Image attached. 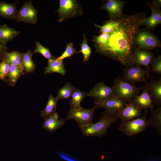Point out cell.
<instances>
[{
	"mask_svg": "<svg viewBox=\"0 0 161 161\" xmlns=\"http://www.w3.org/2000/svg\"><path fill=\"white\" fill-rule=\"evenodd\" d=\"M146 17L144 13H140L116 18L114 29L108 33L107 42L95 47L97 52L126 67L135 65L133 58L134 38Z\"/></svg>",
	"mask_w": 161,
	"mask_h": 161,
	"instance_id": "cell-1",
	"label": "cell"
},
{
	"mask_svg": "<svg viewBox=\"0 0 161 161\" xmlns=\"http://www.w3.org/2000/svg\"><path fill=\"white\" fill-rule=\"evenodd\" d=\"M118 119L117 112L106 111L103 113L99 120L92 123L81 129L83 136H94L101 137L106 133L108 128L117 122Z\"/></svg>",
	"mask_w": 161,
	"mask_h": 161,
	"instance_id": "cell-2",
	"label": "cell"
},
{
	"mask_svg": "<svg viewBox=\"0 0 161 161\" xmlns=\"http://www.w3.org/2000/svg\"><path fill=\"white\" fill-rule=\"evenodd\" d=\"M112 87L114 95L127 102L132 100L142 89L124 80L120 77L114 79Z\"/></svg>",
	"mask_w": 161,
	"mask_h": 161,
	"instance_id": "cell-3",
	"label": "cell"
},
{
	"mask_svg": "<svg viewBox=\"0 0 161 161\" xmlns=\"http://www.w3.org/2000/svg\"><path fill=\"white\" fill-rule=\"evenodd\" d=\"M144 110V114L141 117L129 121H122L118 130L129 137L143 131L150 126L146 118L147 110Z\"/></svg>",
	"mask_w": 161,
	"mask_h": 161,
	"instance_id": "cell-4",
	"label": "cell"
},
{
	"mask_svg": "<svg viewBox=\"0 0 161 161\" xmlns=\"http://www.w3.org/2000/svg\"><path fill=\"white\" fill-rule=\"evenodd\" d=\"M95 108L86 109L81 107L70 108L67 114L66 120H74L81 129L92 123Z\"/></svg>",
	"mask_w": 161,
	"mask_h": 161,
	"instance_id": "cell-5",
	"label": "cell"
},
{
	"mask_svg": "<svg viewBox=\"0 0 161 161\" xmlns=\"http://www.w3.org/2000/svg\"><path fill=\"white\" fill-rule=\"evenodd\" d=\"M134 44L138 48L145 50L161 46L160 40L148 30L138 31L135 37Z\"/></svg>",
	"mask_w": 161,
	"mask_h": 161,
	"instance_id": "cell-6",
	"label": "cell"
},
{
	"mask_svg": "<svg viewBox=\"0 0 161 161\" xmlns=\"http://www.w3.org/2000/svg\"><path fill=\"white\" fill-rule=\"evenodd\" d=\"M149 77L147 70L142 69L140 65L135 64L123 69L122 78L134 85L137 83L145 82Z\"/></svg>",
	"mask_w": 161,
	"mask_h": 161,
	"instance_id": "cell-7",
	"label": "cell"
},
{
	"mask_svg": "<svg viewBox=\"0 0 161 161\" xmlns=\"http://www.w3.org/2000/svg\"><path fill=\"white\" fill-rule=\"evenodd\" d=\"M17 22H23L35 24L38 20L37 10L30 0L25 1L14 18Z\"/></svg>",
	"mask_w": 161,
	"mask_h": 161,
	"instance_id": "cell-8",
	"label": "cell"
},
{
	"mask_svg": "<svg viewBox=\"0 0 161 161\" xmlns=\"http://www.w3.org/2000/svg\"><path fill=\"white\" fill-rule=\"evenodd\" d=\"M79 6L75 0H60L58 9L56 11L59 16V21L74 17L78 13Z\"/></svg>",
	"mask_w": 161,
	"mask_h": 161,
	"instance_id": "cell-9",
	"label": "cell"
},
{
	"mask_svg": "<svg viewBox=\"0 0 161 161\" xmlns=\"http://www.w3.org/2000/svg\"><path fill=\"white\" fill-rule=\"evenodd\" d=\"M127 102L120 98L113 95L104 100H95L94 107L103 108L107 112H117L124 107Z\"/></svg>",
	"mask_w": 161,
	"mask_h": 161,
	"instance_id": "cell-10",
	"label": "cell"
},
{
	"mask_svg": "<svg viewBox=\"0 0 161 161\" xmlns=\"http://www.w3.org/2000/svg\"><path fill=\"white\" fill-rule=\"evenodd\" d=\"M142 110L131 100L127 102L125 106L117 112L118 118L126 121L139 117Z\"/></svg>",
	"mask_w": 161,
	"mask_h": 161,
	"instance_id": "cell-11",
	"label": "cell"
},
{
	"mask_svg": "<svg viewBox=\"0 0 161 161\" xmlns=\"http://www.w3.org/2000/svg\"><path fill=\"white\" fill-rule=\"evenodd\" d=\"M88 93V96L94 98L95 100L97 101L104 100L114 95L112 87L107 86L103 82L97 83Z\"/></svg>",
	"mask_w": 161,
	"mask_h": 161,
	"instance_id": "cell-12",
	"label": "cell"
},
{
	"mask_svg": "<svg viewBox=\"0 0 161 161\" xmlns=\"http://www.w3.org/2000/svg\"><path fill=\"white\" fill-rule=\"evenodd\" d=\"M147 4L151 9V14L149 17L145 18L143 21L142 25H144L148 30H153L157 26L161 24L160 8L151 2L147 1Z\"/></svg>",
	"mask_w": 161,
	"mask_h": 161,
	"instance_id": "cell-13",
	"label": "cell"
},
{
	"mask_svg": "<svg viewBox=\"0 0 161 161\" xmlns=\"http://www.w3.org/2000/svg\"><path fill=\"white\" fill-rule=\"evenodd\" d=\"M125 2L119 0H109L103 4L101 8L107 12L110 18H115L126 15L122 12Z\"/></svg>",
	"mask_w": 161,
	"mask_h": 161,
	"instance_id": "cell-14",
	"label": "cell"
},
{
	"mask_svg": "<svg viewBox=\"0 0 161 161\" xmlns=\"http://www.w3.org/2000/svg\"><path fill=\"white\" fill-rule=\"evenodd\" d=\"M154 58V54L151 52L142 50L137 47L134 49L133 58L134 64L146 66L148 73L150 69L148 65Z\"/></svg>",
	"mask_w": 161,
	"mask_h": 161,
	"instance_id": "cell-15",
	"label": "cell"
},
{
	"mask_svg": "<svg viewBox=\"0 0 161 161\" xmlns=\"http://www.w3.org/2000/svg\"><path fill=\"white\" fill-rule=\"evenodd\" d=\"M145 86L152 98L153 103L159 106L161 104V78L158 80H152Z\"/></svg>",
	"mask_w": 161,
	"mask_h": 161,
	"instance_id": "cell-16",
	"label": "cell"
},
{
	"mask_svg": "<svg viewBox=\"0 0 161 161\" xmlns=\"http://www.w3.org/2000/svg\"><path fill=\"white\" fill-rule=\"evenodd\" d=\"M58 114L55 112L44 118L42 124L43 128L47 131L53 132L62 126L65 121L66 119H59Z\"/></svg>",
	"mask_w": 161,
	"mask_h": 161,
	"instance_id": "cell-17",
	"label": "cell"
},
{
	"mask_svg": "<svg viewBox=\"0 0 161 161\" xmlns=\"http://www.w3.org/2000/svg\"><path fill=\"white\" fill-rule=\"evenodd\" d=\"M132 100L141 110L154 109L152 99L145 86L142 93L136 96Z\"/></svg>",
	"mask_w": 161,
	"mask_h": 161,
	"instance_id": "cell-18",
	"label": "cell"
},
{
	"mask_svg": "<svg viewBox=\"0 0 161 161\" xmlns=\"http://www.w3.org/2000/svg\"><path fill=\"white\" fill-rule=\"evenodd\" d=\"M47 66L44 68V74L57 73L64 75L66 71L64 68L63 60L56 58L48 60Z\"/></svg>",
	"mask_w": 161,
	"mask_h": 161,
	"instance_id": "cell-19",
	"label": "cell"
},
{
	"mask_svg": "<svg viewBox=\"0 0 161 161\" xmlns=\"http://www.w3.org/2000/svg\"><path fill=\"white\" fill-rule=\"evenodd\" d=\"M20 32L4 24L0 26V42L6 44L15 38Z\"/></svg>",
	"mask_w": 161,
	"mask_h": 161,
	"instance_id": "cell-20",
	"label": "cell"
},
{
	"mask_svg": "<svg viewBox=\"0 0 161 161\" xmlns=\"http://www.w3.org/2000/svg\"><path fill=\"white\" fill-rule=\"evenodd\" d=\"M18 12L15 4L0 2V16L3 18H14Z\"/></svg>",
	"mask_w": 161,
	"mask_h": 161,
	"instance_id": "cell-21",
	"label": "cell"
},
{
	"mask_svg": "<svg viewBox=\"0 0 161 161\" xmlns=\"http://www.w3.org/2000/svg\"><path fill=\"white\" fill-rule=\"evenodd\" d=\"M150 118L148 119L150 125L156 129L159 134L161 135V107L150 109Z\"/></svg>",
	"mask_w": 161,
	"mask_h": 161,
	"instance_id": "cell-22",
	"label": "cell"
},
{
	"mask_svg": "<svg viewBox=\"0 0 161 161\" xmlns=\"http://www.w3.org/2000/svg\"><path fill=\"white\" fill-rule=\"evenodd\" d=\"M32 54L30 49L22 54V65L24 70L27 73L32 72L35 69V65L32 59Z\"/></svg>",
	"mask_w": 161,
	"mask_h": 161,
	"instance_id": "cell-23",
	"label": "cell"
},
{
	"mask_svg": "<svg viewBox=\"0 0 161 161\" xmlns=\"http://www.w3.org/2000/svg\"><path fill=\"white\" fill-rule=\"evenodd\" d=\"M22 54L21 53L16 51L7 52L5 54L4 58L10 65H14L24 70L22 64Z\"/></svg>",
	"mask_w": 161,
	"mask_h": 161,
	"instance_id": "cell-24",
	"label": "cell"
},
{
	"mask_svg": "<svg viewBox=\"0 0 161 161\" xmlns=\"http://www.w3.org/2000/svg\"><path fill=\"white\" fill-rule=\"evenodd\" d=\"M58 100L52 95H50L45 107L41 112V117L44 118L55 112Z\"/></svg>",
	"mask_w": 161,
	"mask_h": 161,
	"instance_id": "cell-25",
	"label": "cell"
},
{
	"mask_svg": "<svg viewBox=\"0 0 161 161\" xmlns=\"http://www.w3.org/2000/svg\"><path fill=\"white\" fill-rule=\"evenodd\" d=\"M88 93H85L79 88H76L73 92L71 97L69 105L71 108H78L81 107V103L83 99L88 96Z\"/></svg>",
	"mask_w": 161,
	"mask_h": 161,
	"instance_id": "cell-26",
	"label": "cell"
},
{
	"mask_svg": "<svg viewBox=\"0 0 161 161\" xmlns=\"http://www.w3.org/2000/svg\"><path fill=\"white\" fill-rule=\"evenodd\" d=\"M76 89L75 86L68 82L58 90L55 98L58 100L69 98Z\"/></svg>",
	"mask_w": 161,
	"mask_h": 161,
	"instance_id": "cell-27",
	"label": "cell"
},
{
	"mask_svg": "<svg viewBox=\"0 0 161 161\" xmlns=\"http://www.w3.org/2000/svg\"><path fill=\"white\" fill-rule=\"evenodd\" d=\"M10 65V70L7 75L8 80L11 85H14L20 76L23 74L24 70L14 65Z\"/></svg>",
	"mask_w": 161,
	"mask_h": 161,
	"instance_id": "cell-28",
	"label": "cell"
},
{
	"mask_svg": "<svg viewBox=\"0 0 161 161\" xmlns=\"http://www.w3.org/2000/svg\"><path fill=\"white\" fill-rule=\"evenodd\" d=\"M80 45V50L79 52L82 53L83 56V62L84 63L89 60L91 54L92 50L88 44L87 39L84 34L83 35L82 42Z\"/></svg>",
	"mask_w": 161,
	"mask_h": 161,
	"instance_id": "cell-29",
	"label": "cell"
},
{
	"mask_svg": "<svg viewBox=\"0 0 161 161\" xmlns=\"http://www.w3.org/2000/svg\"><path fill=\"white\" fill-rule=\"evenodd\" d=\"M35 44L36 47L33 52V54L39 53L48 60L55 58L48 48L44 47L38 41H35Z\"/></svg>",
	"mask_w": 161,
	"mask_h": 161,
	"instance_id": "cell-30",
	"label": "cell"
},
{
	"mask_svg": "<svg viewBox=\"0 0 161 161\" xmlns=\"http://www.w3.org/2000/svg\"><path fill=\"white\" fill-rule=\"evenodd\" d=\"M76 49L74 47L73 43L70 42L66 44V48L62 54L57 58L63 60L66 58L72 57L75 54H79Z\"/></svg>",
	"mask_w": 161,
	"mask_h": 161,
	"instance_id": "cell-31",
	"label": "cell"
},
{
	"mask_svg": "<svg viewBox=\"0 0 161 161\" xmlns=\"http://www.w3.org/2000/svg\"><path fill=\"white\" fill-rule=\"evenodd\" d=\"M10 65L5 58L1 59L0 63V79L4 80L7 76Z\"/></svg>",
	"mask_w": 161,
	"mask_h": 161,
	"instance_id": "cell-32",
	"label": "cell"
},
{
	"mask_svg": "<svg viewBox=\"0 0 161 161\" xmlns=\"http://www.w3.org/2000/svg\"><path fill=\"white\" fill-rule=\"evenodd\" d=\"M109 35L108 33H103L100 35L95 36L92 41L95 43V47H99L105 44L108 40Z\"/></svg>",
	"mask_w": 161,
	"mask_h": 161,
	"instance_id": "cell-33",
	"label": "cell"
},
{
	"mask_svg": "<svg viewBox=\"0 0 161 161\" xmlns=\"http://www.w3.org/2000/svg\"><path fill=\"white\" fill-rule=\"evenodd\" d=\"M152 71L157 74H161V56L159 55L154 58L151 63Z\"/></svg>",
	"mask_w": 161,
	"mask_h": 161,
	"instance_id": "cell-34",
	"label": "cell"
},
{
	"mask_svg": "<svg viewBox=\"0 0 161 161\" xmlns=\"http://www.w3.org/2000/svg\"><path fill=\"white\" fill-rule=\"evenodd\" d=\"M7 48L6 44L0 42V59L1 60L4 58V55L7 52Z\"/></svg>",
	"mask_w": 161,
	"mask_h": 161,
	"instance_id": "cell-35",
	"label": "cell"
}]
</instances>
